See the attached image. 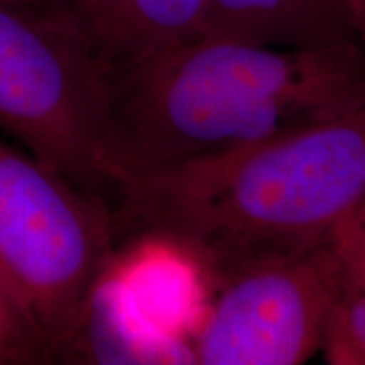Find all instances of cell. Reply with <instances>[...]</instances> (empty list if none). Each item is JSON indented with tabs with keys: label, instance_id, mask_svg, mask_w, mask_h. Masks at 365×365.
<instances>
[{
	"label": "cell",
	"instance_id": "1",
	"mask_svg": "<svg viewBox=\"0 0 365 365\" xmlns=\"http://www.w3.org/2000/svg\"><path fill=\"white\" fill-rule=\"evenodd\" d=\"M365 207V107L195 161L122 176L124 232L163 242L220 282L325 245Z\"/></svg>",
	"mask_w": 365,
	"mask_h": 365
},
{
	"label": "cell",
	"instance_id": "2",
	"mask_svg": "<svg viewBox=\"0 0 365 365\" xmlns=\"http://www.w3.org/2000/svg\"><path fill=\"white\" fill-rule=\"evenodd\" d=\"M117 181L365 107V49L272 48L207 33L124 63L105 83Z\"/></svg>",
	"mask_w": 365,
	"mask_h": 365
},
{
	"label": "cell",
	"instance_id": "3",
	"mask_svg": "<svg viewBox=\"0 0 365 365\" xmlns=\"http://www.w3.org/2000/svg\"><path fill=\"white\" fill-rule=\"evenodd\" d=\"M118 235L110 205L0 135V276L27 336L78 335Z\"/></svg>",
	"mask_w": 365,
	"mask_h": 365
},
{
	"label": "cell",
	"instance_id": "4",
	"mask_svg": "<svg viewBox=\"0 0 365 365\" xmlns=\"http://www.w3.org/2000/svg\"><path fill=\"white\" fill-rule=\"evenodd\" d=\"M110 65L54 9L0 0V135L113 210L103 105Z\"/></svg>",
	"mask_w": 365,
	"mask_h": 365
},
{
	"label": "cell",
	"instance_id": "5",
	"mask_svg": "<svg viewBox=\"0 0 365 365\" xmlns=\"http://www.w3.org/2000/svg\"><path fill=\"white\" fill-rule=\"evenodd\" d=\"M331 289L327 244L222 281L195 336L203 365H301L322 349Z\"/></svg>",
	"mask_w": 365,
	"mask_h": 365
},
{
	"label": "cell",
	"instance_id": "6",
	"mask_svg": "<svg viewBox=\"0 0 365 365\" xmlns=\"http://www.w3.org/2000/svg\"><path fill=\"white\" fill-rule=\"evenodd\" d=\"M110 63H124L208 33V0H43Z\"/></svg>",
	"mask_w": 365,
	"mask_h": 365
},
{
	"label": "cell",
	"instance_id": "7",
	"mask_svg": "<svg viewBox=\"0 0 365 365\" xmlns=\"http://www.w3.org/2000/svg\"><path fill=\"white\" fill-rule=\"evenodd\" d=\"M208 33L272 48L360 43L349 0H208Z\"/></svg>",
	"mask_w": 365,
	"mask_h": 365
},
{
	"label": "cell",
	"instance_id": "8",
	"mask_svg": "<svg viewBox=\"0 0 365 365\" xmlns=\"http://www.w3.org/2000/svg\"><path fill=\"white\" fill-rule=\"evenodd\" d=\"M359 217L327 242L331 289L319 352L330 365H365V228Z\"/></svg>",
	"mask_w": 365,
	"mask_h": 365
},
{
	"label": "cell",
	"instance_id": "9",
	"mask_svg": "<svg viewBox=\"0 0 365 365\" xmlns=\"http://www.w3.org/2000/svg\"><path fill=\"white\" fill-rule=\"evenodd\" d=\"M355 34L365 49V0H349Z\"/></svg>",
	"mask_w": 365,
	"mask_h": 365
},
{
	"label": "cell",
	"instance_id": "10",
	"mask_svg": "<svg viewBox=\"0 0 365 365\" xmlns=\"http://www.w3.org/2000/svg\"><path fill=\"white\" fill-rule=\"evenodd\" d=\"M0 313L6 314V317L11 319L14 325L21 328V323H19V319H17V317H16V312H14V307H12V303H11V298H9V293H7V289H6V284H4L2 276H0ZM21 330H22V328H21Z\"/></svg>",
	"mask_w": 365,
	"mask_h": 365
},
{
	"label": "cell",
	"instance_id": "11",
	"mask_svg": "<svg viewBox=\"0 0 365 365\" xmlns=\"http://www.w3.org/2000/svg\"><path fill=\"white\" fill-rule=\"evenodd\" d=\"M360 222H362V225H364V228H365V207H364V210H362V213H360Z\"/></svg>",
	"mask_w": 365,
	"mask_h": 365
},
{
	"label": "cell",
	"instance_id": "12",
	"mask_svg": "<svg viewBox=\"0 0 365 365\" xmlns=\"http://www.w3.org/2000/svg\"><path fill=\"white\" fill-rule=\"evenodd\" d=\"M24 2H31V4H39V6H44L43 0H24Z\"/></svg>",
	"mask_w": 365,
	"mask_h": 365
}]
</instances>
